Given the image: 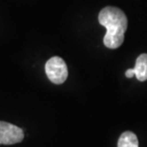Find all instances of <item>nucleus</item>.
<instances>
[{
  "label": "nucleus",
  "mask_w": 147,
  "mask_h": 147,
  "mask_svg": "<svg viewBox=\"0 0 147 147\" xmlns=\"http://www.w3.org/2000/svg\"><path fill=\"white\" fill-rule=\"evenodd\" d=\"M98 21L106 28V34L103 38L104 45L109 49H117L122 45L124 34L127 30V17L117 7L107 6L100 11Z\"/></svg>",
  "instance_id": "obj_1"
},
{
  "label": "nucleus",
  "mask_w": 147,
  "mask_h": 147,
  "mask_svg": "<svg viewBox=\"0 0 147 147\" xmlns=\"http://www.w3.org/2000/svg\"><path fill=\"white\" fill-rule=\"evenodd\" d=\"M45 72L48 78L55 84H62L68 78L67 65L59 57H53L47 61Z\"/></svg>",
  "instance_id": "obj_2"
},
{
  "label": "nucleus",
  "mask_w": 147,
  "mask_h": 147,
  "mask_svg": "<svg viewBox=\"0 0 147 147\" xmlns=\"http://www.w3.org/2000/svg\"><path fill=\"white\" fill-rule=\"evenodd\" d=\"M24 133L21 128L11 123L0 121V144L10 145L22 142Z\"/></svg>",
  "instance_id": "obj_3"
},
{
  "label": "nucleus",
  "mask_w": 147,
  "mask_h": 147,
  "mask_svg": "<svg viewBox=\"0 0 147 147\" xmlns=\"http://www.w3.org/2000/svg\"><path fill=\"white\" fill-rule=\"evenodd\" d=\"M135 76L140 81L147 80V54H142L137 58L134 67Z\"/></svg>",
  "instance_id": "obj_4"
},
{
  "label": "nucleus",
  "mask_w": 147,
  "mask_h": 147,
  "mask_svg": "<svg viewBox=\"0 0 147 147\" xmlns=\"http://www.w3.org/2000/svg\"><path fill=\"white\" fill-rule=\"evenodd\" d=\"M117 147H139L137 136L130 131H126L119 137Z\"/></svg>",
  "instance_id": "obj_5"
},
{
  "label": "nucleus",
  "mask_w": 147,
  "mask_h": 147,
  "mask_svg": "<svg viewBox=\"0 0 147 147\" xmlns=\"http://www.w3.org/2000/svg\"><path fill=\"white\" fill-rule=\"evenodd\" d=\"M125 76H126V78H133V76H135V70H134V68L133 69H128L127 71L125 72Z\"/></svg>",
  "instance_id": "obj_6"
}]
</instances>
